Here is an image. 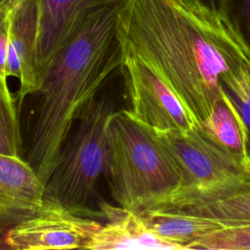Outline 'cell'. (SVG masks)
I'll return each instance as SVG.
<instances>
[{
  "label": "cell",
  "instance_id": "cell-5",
  "mask_svg": "<svg viewBox=\"0 0 250 250\" xmlns=\"http://www.w3.org/2000/svg\"><path fill=\"white\" fill-rule=\"evenodd\" d=\"M154 131L181 176V188H205L250 175L248 161L229 151L198 124L185 131Z\"/></svg>",
  "mask_w": 250,
  "mask_h": 250
},
{
  "label": "cell",
  "instance_id": "cell-13",
  "mask_svg": "<svg viewBox=\"0 0 250 250\" xmlns=\"http://www.w3.org/2000/svg\"><path fill=\"white\" fill-rule=\"evenodd\" d=\"M146 227L174 249H191L201 236L224 228L216 221L182 213L152 210L140 214Z\"/></svg>",
  "mask_w": 250,
  "mask_h": 250
},
{
  "label": "cell",
  "instance_id": "cell-11",
  "mask_svg": "<svg viewBox=\"0 0 250 250\" xmlns=\"http://www.w3.org/2000/svg\"><path fill=\"white\" fill-rule=\"evenodd\" d=\"M45 201V185L28 161L0 153V228L36 214Z\"/></svg>",
  "mask_w": 250,
  "mask_h": 250
},
{
  "label": "cell",
  "instance_id": "cell-20",
  "mask_svg": "<svg viewBox=\"0 0 250 250\" xmlns=\"http://www.w3.org/2000/svg\"><path fill=\"white\" fill-rule=\"evenodd\" d=\"M203 1L210 6L219 8L223 11H226L231 14V6H232L233 0H203Z\"/></svg>",
  "mask_w": 250,
  "mask_h": 250
},
{
  "label": "cell",
  "instance_id": "cell-10",
  "mask_svg": "<svg viewBox=\"0 0 250 250\" xmlns=\"http://www.w3.org/2000/svg\"><path fill=\"white\" fill-rule=\"evenodd\" d=\"M117 0H40L36 68L42 80L54 58L85 18Z\"/></svg>",
  "mask_w": 250,
  "mask_h": 250
},
{
  "label": "cell",
  "instance_id": "cell-6",
  "mask_svg": "<svg viewBox=\"0 0 250 250\" xmlns=\"http://www.w3.org/2000/svg\"><path fill=\"white\" fill-rule=\"evenodd\" d=\"M101 226L99 222L45 197L36 214L9 228L3 243L15 250L85 249Z\"/></svg>",
  "mask_w": 250,
  "mask_h": 250
},
{
  "label": "cell",
  "instance_id": "cell-3",
  "mask_svg": "<svg viewBox=\"0 0 250 250\" xmlns=\"http://www.w3.org/2000/svg\"><path fill=\"white\" fill-rule=\"evenodd\" d=\"M104 176L111 197L137 214L157 209L182 188L181 176L155 131L127 109L115 110L108 120Z\"/></svg>",
  "mask_w": 250,
  "mask_h": 250
},
{
  "label": "cell",
  "instance_id": "cell-8",
  "mask_svg": "<svg viewBox=\"0 0 250 250\" xmlns=\"http://www.w3.org/2000/svg\"><path fill=\"white\" fill-rule=\"evenodd\" d=\"M155 210L207 218L224 228L249 226L250 175L205 188H181Z\"/></svg>",
  "mask_w": 250,
  "mask_h": 250
},
{
  "label": "cell",
  "instance_id": "cell-16",
  "mask_svg": "<svg viewBox=\"0 0 250 250\" xmlns=\"http://www.w3.org/2000/svg\"><path fill=\"white\" fill-rule=\"evenodd\" d=\"M222 87L237 109L246 134L247 156L250 162V65H243L222 80Z\"/></svg>",
  "mask_w": 250,
  "mask_h": 250
},
{
  "label": "cell",
  "instance_id": "cell-4",
  "mask_svg": "<svg viewBox=\"0 0 250 250\" xmlns=\"http://www.w3.org/2000/svg\"><path fill=\"white\" fill-rule=\"evenodd\" d=\"M105 93L86 107L65 139L57 164L45 184V197L80 214L88 210L107 155V123L115 109Z\"/></svg>",
  "mask_w": 250,
  "mask_h": 250
},
{
  "label": "cell",
  "instance_id": "cell-2",
  "mask_svg": "<svg viewBox=\"0 0 250 250\" xmlns=\"http://www.w3.org/2000/svg\"><path fill=\"white\" fill-rule=\"evenodd\" d=\"M126 1L117 0L90 13L43 77L27 157L44 185L73 122L97 98L110 74L121 67L123 51L117 27Z\"/></svg>",
  "mask_w": 250,
  "mask_h": 250
},
{
  "label": "cell",
  "instance_id": "cell-7",
  "mask_svg": "<svg viewBox=\"0 0 250 250\" xmlns=\"http://www.w3.org/2000/svg\"><path fill=\"white\" fill-rule=\"evenodd\" d=\"M121 70L130 103L127 110L158 130H188L195 123L169 86L143 61L123 55Z\"/></svg>",
  "mask_w": 250,
  "mask_h": 250
},
{
  "label": "cell",
  "instance_id": "cell-14",
  "mask_svg": "<svg viewBox=\"0 0 250 250\" xmlns=\"http://www.w3.org/2000/svg\"><path fill=\"white\" fill-rule=\"evenodd\" d=\"M198 125L229 151L249 162L242 119L224 89L209 116Z\"/></svg>",
  "mask_w": 250,
  "mask_h": 250
},
{
  "label": "cell",
  "instance_id": "cell-17",
  "mask_svg": "<svg viewBox=\"0 0 250 250\" xmlns=\"http://www.w3.org/2000/svg\"><path fill=\"white\" fill-rule=\"evenodd\" d=\"M191 249L250 250V225L216 229L199 237Z\"/></svg>",
  "mask_w": 250,
  "mask_h": 250
},
{
  "label": "cell",
  "instance_id": "cell-18",
  "mask_svg": "<svg viewBox=\"0 0 250 250\" xmlns=\"http://www.w3.org/2000/svg\"><path fill=\"white\" fill-rule=\"evenodd\" d=\"M10 10V9H9ZM8 11H0V78L7 79L6 64L8 54Z\"/></svg>",
  "mask_w": 250,
  "mask_h": 250
},
{
  "label": "cell",
  "instance_id": "cell-15",
  "mask_svg": "<svg viewBox=\"0 0 250 250\" xmlns=\"http://www.w3.org/2000/svg\"><path fill=\"white\" fill-rule=\"evenodd\" d=\"M21 133L15 101L7 79L0 78V153L21 156Z\"/></svg>",
  "mask_w": 250,
  "mask_h": 250
},
{
  "label": "cell",
  "instance_id": "cell-21",
  "mask_svg": "<svg viewBox=\"0 0 250 250\" xmlns=\"http://www.w3.org/2000/svg\"><path fill=\"white\" fill-rule=\"evenodd\" d=\"M16 0H0V11H8Z\"/></svg>",
  "mask_w": 250,
  "mask_h": 250
},
{
  "label": "cell",
  "instance_id": "cell-19",
  "mask_svg": "<svg viewBox=\"0 0 250 250\" xmlns=\"http://www.w3.org/2000/svg\"><path fill=\"white\" fill-rule=\"evenodd\" d=\"M239 25L250 45V0H241Z\"/></svg>",
  "mask_w": 250,
  "mask_h": 250
},
{
  "label": "cell",
  "instance_id": "cell-9",
  "mask_svg": "<svg viewBox=\"0 0 250 250\" xmlns=\"http://www.w3.org/2000/svg\"><path fill=\"white\" fill-rule=\"evenodd\" d=\"M40 0H16L8 12V54L6 74L19 80V99L39 92L36 68Z\"/></svg>",
  "mask_w": 250,
  "mask_h": 250
},
{
  "label": "cell",
  "instance_id": "cell-1",
  "mask_svg": "<svg viewBox=\"0 0 250 250\" xmlns=\"http://www.w3.org/2000/svg\"><path fill=\"white\" fill-rule=\"evenodd\" d=\"M117 30L123 55L147 64L195 124L221 98L222 80L250 65V45L236 18L203 0H127Z\"/></svg>",
  "mask_w": 250,
  "mask_h": 250
},
{
  "label": "cell",
  "instance_id": "cell-12",
  "mask_svg": "<svg viewBox=\"0 0 250 250\" xmlns=\"http://www.w3.org/2000/svg\"><path fill=\"white\" fill-rule=\"evenodd\" d=\"M102 210L108 221L92 235L85 249H174L146 227L140 214L107 204Z\"/></svg>",
  "mask_w": 250,
  "mask_h": 250
}]
</instances>
